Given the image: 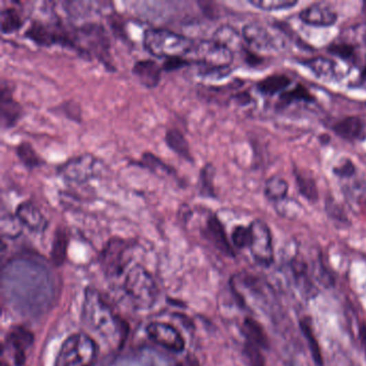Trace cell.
Segmentation results:
<instances>
[{
    "label": "cell",
    "mask_w": 366,
    "mask_h": 366,
    "mask_svg": "<svg viewBox=\"0 0 366 366\" xmlns=\"http://www.w3.org/2000/svg\"><path fill=\"white\" fill-rule=\"evenodd\" d=\"M124 290L136 308L147 310L158 300V287L147 269L143 266H132L124 281Z\"/></svg>",
    "instance_id": "obj_6"
},
{
    "label": "cell",
    "mask_w": 366,
    "mask_h": 366,
    "mask_svg": "<svg viewBox=\"0 0 366 366\" xmlns=\"http://www.w3.org/2000/svg\"><path fill=\"white\" fill-rule=\"evenodd\" d=\"M83 316L86 323L95 332L113 344H120V341L127 333L125 323L115 315L111 306L96 289L87 288L85 290Z\"/></svg>",
    "instance_id": "obj_1"
},
{
    "label": "cell",
    "mask_w": 366,
    "mask_h": 366,
    "mask_svg": "<svg viewBox=\"0 0 366 366\" xmlns=\"http://www.w3.org/2000/svg\"><path fill=\"white\" fill-rule=\"evenodd\" d=\"M149 338L169 352L180 354L185 348V341L173 325L166 323H151L147 327Z\"/></svg>",
    "instance_id": "obj_12"
},
{
    "label": "cell",
    "mask_w": 366,
    "mask_h": 366,
    "mask_svg": "<svg viewBox=\"0 0 366 366\" xmlns=\"http://www.w3.org/2000/svg\"><path fill=\"white\" fill-rule=\"evenodd\" d=\"M244 352L248 360L249 366H266V358L263 356V349L245 342Z\"/></svg>",
    "instance_id": "obj_39"
},
{
    "label": "cell",
    "mask_w": 366,
    "mask_h": 366,
    "mask_svg": "<svg viewBox=\"0 0 366 366\" xmlns=\"http://www.w3.org/2000/svg\"><path fill=\"white\" fill-rule=\"evenodd\" d=\"M264 195L273 202H279L288 195V184L281 176H272L264 185Z\"/></svg>",
    "instance_id": "obj_32"
},
{
    "label": "cell",
    "mask_w": 366,
    "mask_h": 366,
    "mask_svg": "<svg viewBox=\"0 0 366 366\" xmlns=\"http://www.w3.org/2000/svg\"><path fill=\"white\" fill-rule=\"evenodd\" d=\"M356 168L350 159H344L333 169L335 175L339 178H350L356 175Z\"/></svg>",
    "instance_id": "obj_41"
},
{
    "label": "cell",
    "mask_w": 366,
    "mask_h": 366,
    "mask_svg": "<svg viewBox=\"0 0 366 366\" xmlns=\"http://www.w3.org/2000/svg\"><path fill=\"white\" fill-rule=\"evenodd\" d=\"M103 162L92 154L71 157L57 166V174L70 183L85 184L103 172Z\"/></svg>",
    "instance_id": "obj_8"
},
{
    "label": "cell",
    "mask_w": 366,
    "mask_h": 366,
    "mask_svg": "<svg viewBox=\"0 0 366 366\" xmlns=\"http://www.w3.org/2000/svg\"><path fill=\"white\" fill-rule=\"evenodd\" d=\"M300 20L310 26L330 28L337 22V14L327 6L315 3L300 13Z\"/></svg>",
    "instance_id": "obj_16"
},
{
    "label": "cell",
    "mask_w": 366,
    "mask_h": 366,
    "mask_svg": "<svg viewBox=\"0 0 366 366\" xmlns=\"http://www.w3.org/2000/svg\"><path fill=\"white\" fill-rule=\"evenodd\" d=\"M231 241L233 246L237 248H249L252 243V229L249 226H237L232 231Z\"/></svg>",
    "instance_id": "obj_35"
},
{
    "label": "cell",
    "mask_w": 366,
    "mask_h": 366,
    "mask_svg": "<svg viewBox=\"0 0 366 366\" xmlns=\"http://www.w3.org/2000/svg\"><path fill=\"white\" fill-rule=\"evenodd\" d=\"M69 239L68 232L65 228L58 227L55 230L54 237L52 242L51 258L55 266H59L66 260L68 252Z\"/></svg>",
    "instance_id": "obj_27"
},
{
    "label": "cell",
    "mask_w": 366,
    "mask_h": 366,
    "mask_svg": "<svg viewBox=\"0 0 366 366\" xmlns=\"http://www.w3.org/2000/svg\"><path fill=\"white\" fill-rule=\"evenodd\" d=\"M215 166L211 162L205 164L199 172L198 193L204 199H217L214 186V177H215Z\"/></svg>",
    "instance_id": "obj_25"
},
{
    "label": "cell",
    "mask_w": 366,
    "mask_h": 366,
    "mask_svg": "<svg viewBox=\"0 0 366 366\" xmlns=\"http://www.w3.org/2000/svg\"><path fill=\"white\" fill-rule=\"evenodd\" d=\"M129 239L112 237L109 239L101 252V264L105 273L111 276H118L124 271L128 261L126 259L131 249Z\"/></svg>",
    "instance_id": "obj_10"
},
{
    "label": "cell",
    "mask_w": 366,
    "mask_h": 366,
    "mask_svg": "<svg viewBox=\"0 0 366 366\" xmlns=\"http://www.w3.org/2000/svg\"><path fill=\"white\" fill-rule=\"evenodd\" d=\"M107 20H108L109 25H110L111 30H112L113 34L118 39L128 41V34L126 32V26H125L124 20L122 17L116 14L115 12H110L107 15Z\"/></svg>",
    "instance_id": "obj_38"
},
{
    "label": "cell",
    "mask_w": 366,
    "mask_h": 366,
    "mask_svg": "<svg viewBox=\"0 0 366 366\" xmlns=\"http://www.w3.org/2000/svg\"><path fill=\"white\" fill-rule=\"evenodd\" d=\"M242 332L247 343H250L263 350L269 349V337L266 335L261 323H258L254 318H245Z\"/></svg>",
    "instance_id": "obj_21"
},
{
    "label": "cell",
    "mask_w": 366,
    "mask_h": 366,
    "mask_svg": "<svg viewBox=\"0 0 366 366\" xmlns=\"http://www.w3.org/2000/svg\"><path fill=\"white\" fill-rule=\"evenodd\" d=\"M78 45V56L86 61L97 59L105 70L115 72L114 61L111 54V40L105 26L100 23L89 22L74 28Z\"/></svg>",
    "instance_id": "obj_2"
},
{
    "label": "cell",
    "mask_w": 366,
    "mask_h": 366,
    "mask_svg": "<svg viewBox=\"0 0 366 366\" xmlns=\"http://www.w3.org/2000/svg\"><path fill=\"white\" fill-rule=\"evenodd\" d=\"M249 227L252 229V243L249 249L255 261L260 266H271L274 261V248L269 226L263 220L256 219Z\"/></svg>",
    "instance_id": "obj_9"
},
{
    "label": "cell",
    "mask_w": 366,
    "mask_h": 366,
    "mask_svg": "<svg viewBox=\"0 0 366 366\" xmlns=\"http://www.w3.org/2000/svg\"><path fill=\"white\" fill-rule=\"evenodd\" d=\"M329 51L343 59H350L354 55V47L346 43L332 44L329 47Z\"/></svg>",
    "instance_id": "obj_42"
},
{
    "label": "cell",
    "mask_w": 366,
    "mask_h": 366,
    "mask_svg": "<svg viewBox=\"0 0 366 366\" xmlns=\"http://www.w3.org/2000/svg\"><path fill=\"white\" fill-rule=\"evenodd\" d=\"M164 142H166V147L175 153L178 157H181L189 164H195V158L191 153L189 142L187 141L181 130L177 128H170L166 130Z\"/></svg>",
    "instance_id": "obj_19"
},
{
    "label": "cell",
    "mask_w": 366,
    "mask_h": 366,
    "mask_svg": "<svg viewBox=\"0 0 366 366\" xmlns=\"http://www.w3.org/2000/svg\"><path fill=\"white\" fill-rule=\"evenodd\" d=\"M365 41H366V39H365Z\"/></svg>",
    "instance_id": "obj_46"
},
{
    "label": "cell",
    "mask_w": 366,
    "mask_h": 366,
    "mask_svg": "<svg viewBox=\"0 0 366 366\" xmlns=\"http://www.w3.org/2000/svg\"><path fill=\"white\" fill-rule=\"evenodd\" d=\"M0 23L1 34H12L22 30L25 25V19L17 8H3L0 13Z\"/></svg>",
    "instance_id": "obj_28"
},
{
    "label": "cell",
    "mask_w": 366,
    "mask_h": 366,
    "mask_svg": "<svg viewBox=\"0 0 366 366\" xmlns=\"http://www.w3.org/2000/svg\"><path fill=\"white\" fill-rule=\"evenodd\" d=\"M299 325H300L301 332H302L303 336L305 337L306 342H308V349H310V354H312V361L317 366L325 365L323 352H321L317 337H316L314 329H312L310 318H302Z\"/></svg>",
    "instance_id": "obj_24"
},
{
    "label": "cell",
    "mask_w": 366,
    "mask_h": 366,
    "mask_svg": "<svg viewBox=\"0 0 366 366\" xmlns=\"http://www.w3.org/2000/svg\"><path fill=\"white\" fill-rule=\"evenodd\" d=\"M15 217L21 222V225L28 228L30 231L40 233L47 229V218L44 217L41 211L32 201H23L17 205Z\"/></svg>",
    "instance_id": "obj_14"
},
{
    "label": "cell",
    "mask_w": 366,
    "mask_h": 366,
    "mask_svg": "<svg viewBox=\"0 0 366 366\" xmlns=\"http://www.w3.org/2000/svg\"><path fill=\"white\" fill-rule=\"evenodd\" d=\"M131 71L138 82L147 89H153L159 85L164 72L162 65H159L154 59H141L136 61Z\"/></svg>",
    "instance_id": "obj_15"
},
{
    "label": "cell",
    "mask_w": 366,
    "mask_h": 366,
    "mask_svg": "<svg viewBox=\"0 0 366 366\" xmlns=\"http://www.w3.org/2000/svg\"><path fill=\"white\" fill-rule=\"evenodd\" d=\"M245 43L258 50H279L281 44L279 40L272 36L271 32L258 23L245 25L242 32Z\"/></svg>",
    "instance_id": "obj_13"
},
{
    "label": "cell",
    "mask_w": 366,
    "mask_h": 366,
    "mask_svg": "<svg viewBox=\"0 0 366 366\" xmlns=\"http://www.w3.org/2000/svg\"><path fill=\"white\" fill-rule=\"evenodd\" d=\"M304 65L321 78H334L338 76V67L335 61L325 57H316L305 61Z\"/></svg>",
    "instance_id": "obj_29"
},
{
    "label": "cell",
    "mask_w": 366,
    "mask_h": 366,
    "mask_svg": "<svg viewBox=\"0 0 366 366\" xmlns=\"http://www.w3.org/2000/svg\"><path fill=\"white\" fill-rule=\"evenodd\" d=\"M24 37L34 42L38 47H51L58 45L78 53L74 28L69 30L59 17L54 22L32 20L28 30H25Z\"/></svg>",
    "instance_id": "obj_4"
},
{
    "label": "cell",
    "mask_w": 366,
    "mask_h": 366,
    "mask_svg": "<svg viewBox=\"0 0 366 366\" xmlns=\"http://www.w3.org/2000/svg\"><path fill=\"white\" fill-rule=\"evenodd\" d=\"M195 42L184 34L166 28H147L143 34V47L156 58L189 56L195 47Z\"/></svg>",
    "instance_id": "obj_3"
},
{
    "label": "cell",
    "mask_w": 366,
    "mask_h": 366,
    "mask_svg": "<svg viewBox=\"0 0 366 366\" xmlns=\"http://www.w3.org/2000/svg\"><path fill=\"white\" fill-rule=\"evenodd\" d=\"M360 338H361L362 345H363L364 352L366 354V325H361L360 327Z\"/></svg>",
    "instance_id": "obj_45"
},
{
    "label": "cell",
    "mask_w": 366,
    "mask_h": 366,
    "mask_svg": "<svg viewBox=\"0 0 366 366\" xmlns=\"http://www.w3.org/2000/svg\"><path fill=\"white\" fill-rule=\"evenodd\" d=\"M281 101L286 103H290L292 101H305V103H310L314 101V97L312 94L308 92L305 86L299 84L296 87L292 88L290 91L283 92V95L281 96Z\"/></svg>",
    "instance_id": "obj_36"
},
{
    "label": "cell",
    "mask_w": 366,
    "mask_h": 366,
    "mask_svg": "<svg viewBox=\"0 0 366 366\" xmlns=\"http://www.w3.org/2000/svg\"><path fill=\"white\" fill-rule=\"evenodd\" d=\"M291 273L293 277L296 279L297 285L301 288L305 290V293L314 296V290H315V286L312 285V279L308 275V266L305 262L301 261L299 259H292L290 263H289Z\"/></svg>",
    "instance_id": "obj_30"
},
{
    "label": "cell",
    "mask_w": 366,
    "mask_h": 366,
    "mask_svg": "<svg viewBox=\"0 0 366 366\" xmlns=\"http://www.w3.org/2000/svg\"><path fill=\"white\" fill-rule=\"evenodd\" d=\"M19 224H21L17 218L13 217V216H8V222H6L5 220H3V235H6L7 232L8 237H17V235H20V227H19Z\"/></svg>",
    "instance_id": "obj_43"
},
{
    "label": "cell",
    "mask_w": 366,
    "mask_h": 366,
    "mask_svg": "<svg viewBox=\"0 0 366 366\" xmlns=\"http://www.w3.org/2000/svg\"><path fill=\"white\" fill-rule=\"evenodd\" d=\"M136 164L140 168L147 169L151 173L158 176L177 178V172L175 169L169 166L162 158H159L157 155L153 154L151 151H144L142 154L141 159Z\"/></svg>",
    "instance_id": "obj_22"
},
{
    "label": "cell",
    "mask_w": 366,
    "mask_h": 366,
    "mask_svg": "<svg viewBox=\"0 0 366 366\" xmlns=\"http://www.w3.org/2000/svg\"><path fill=\"white\" fill-rule=\"evenodd\" d=\"M213 40L225 45L232 52H244V38L235 28H232L230 25H222L218 28L214 32Z\"/></svg>",
    "instance_id": "obj_23"
},
{
    "label": "cell",
    "mask_w": 366,
    "mask_h": 366,
    "mask_svg": "<svg viewBox=\"0 0 366 366\" xmlns=\"http://www.w3.org/2000/svg\"><path fill=\"white\" fill-rule=\"evenodd\" d=\"M7 342L14 352L15 365L22 366L26 359V352L34 343V335L23 327H15L8 334Z\"/></svg>",
    "instance_id": "obj_18"
},
{
    "label": "cell",
    "mask_w": 366,
    "mask_h": 366,
    "mask_svg": "<svg viewBox=\"0 0 366 366\" xmlns=\"http://www.w3.org/2000/svg\"><path fill=\"white\" fill-rule=\"evenodd\" d=\"M24 115V108L13 98V87L6 80L0 85V125L3 131L17 126Z\"/></svg>",
    "instance_id": "obj_11"
},
{
    "label": "cell",
    "mask_w": 366,
    "mask_h": 366,
    "mask_svg": "<svg viewBox=\"0 0 366 366\" xmlns=\"http://www.w3.org/2000/svg\"><path fill=\"white\" fill-rule=\"evenodd\" d=\"M327 211L330 217H332L333 219L338 220L339 222H347L346 216H345L342 208H339L337 203L333 201L332 199H329L327 202Z\"/></svg>",
    "instance_id": "obj_44"
},
{
    "label": "cell",
    "mask_w": 366,
    "mask_h": 366,
    "mask_svg": "<svg viewBox=\"0 0 366 366\" xmlns=\"http://www.w3.org/2000/svg\"><path fill=\"white\" fill-rule=\"evenodd\" d=\"M206 237L222 254H225L226 256L235 257V249L228 239L225 227L216 214L208 216L206 220Z\"/></svg>",
    "instance_id": "obj_17"
},
{
    "label": "cell",
    "mask_w": 366,
    "mask_h": 366,
    "mask_svg": "<svg viewBox=\"0 0 366 366\" xmlns=\"http://www.w3.org/2000/svg\"><path fill=\"white\" fill-rule=\"evenodd\" d=\"M296 174L297 184H298L299 191L301 195H304L308 200L315 202L318 200V189L314 178L302 172H294Z\"/></svg>",
    "instance_id": "obj_33"
},
{
    "label": "cell",
    "mask_w": 366,
    "mask_h": 366,
    "mask_svg": "<svg viewBox=\"0 0 366 366\" xmlns=\"http://www.w3.org/2000/svg\"><path fill=\"white\" fill-rule=\"evenodd\" d=\"M191 55L198 68L212 70H230L235 59L231 50L213 39L195 42Z\"/></svg>",
    "instance_id": "obj_7"
},
{
    "label": "cell",
    "mask_w": 366,
    "mask_h": 366,
    "mask_svg": "<svg viewBox=\"0 0 366 366\" xmlns=\"http://www.w3.org/2000/svg\"><path fill=\"white\" fill-rule=\"evenodd\" d=\"M55 111H59L61 114L65 115L68 120L72 122H82V110L81 107L78 103L74 100L66 101L59 105Z\"/></svg>",
    "instance_id": "obj_37"
},
{
    "label": "cell",
    "mask_w": 366,
    "mask_h": 366,
    "mask_svg": "<svg viewBox=\"0 0 366 366\" xmlns=\"http://www.w3.org/2000/svg\"><path fill=\"white\" fill-rule=\"evenodd\" d=\"M291 80L283 74H274L261 80L257 84V88L264 95L273 96L285 91L290 85Z\"/></svg>",
    "instance_id": "obj_31"
},
{
    "label": "cell",
    "mask_w": 366,
    "mask_h": 366,
    "mask_svg": "<svg viewBox=\"0 0 366 366\" xmlns=\"http://www.w3.org/2000/svg\"><path fill=\"white\" fill-rule=\"evenodd\" d=\"M15 154L23 166L28 170H34L45 164V160L40 157L30 142L23 141L19 143L15 147Z\"/></svg>",
    "instance_id": "obj_26"
},
{
    "label": "cell",
    "mask_w": 366,
    "mask_h": 366,
    "mask_svg": "<svg viewBox=\"0 0 366 366\" xmlns=\"http://www.w3.org/2000/svg\"><path fill=\"white\" fill-rule=\"evenodd\" d=\"M99 346L86 333L71 334L61 344L54 366H95Z\"/></svg>",
    "instance_id": "obj_5"
},
{
    "label": "cell",
    "mask_w": 366,
    "mask_h": 366,
    "mask_svg": "<svg viewBox=\"0 0 366 366\" xmlns=\"http://www.w3.org/2000/svg\"><path fill=\"white\" fill-rule=\"evenodd\" d=\"M250 5L264 11H279L298 5L296 0H252Z\"/></svg>",
    "instance_id": "obj_34"
},
{
    "label": "cell",
    "mask_w": 366,
    "mask_h": 366,
    "mask_svg": "<svg viewBox=\"0 0 366 366\" xmlns=\"http://www.w3.org/2000/svg\"><path fill=\"white\" fill-rule=\"evenodd\" d=\"M193 61L191 58L183 56L169 57V58L164 59L162 67L164 72H173V71L180 70V69L185 68V67L191 66Z\"/></svg>",
    "instance_id": "obj_40"
},
{
    "label": "cell",
    "mask_w": 366,
    "mask_h": 366,
    "mask_svg": "<svg viewBox=\"0 0 366 366\" xmlns=\"http://www.w3.org/2000/svg\"><path fill=\"white\" fill-rule=\"evenodd\" d=\"M333 131L343 139L356 141L362 139L365 136V125L361 118L356 116H349L339 120L333 126Z\"/></svg>",
    "instance_id": "obj_20"
}]
</instances>
